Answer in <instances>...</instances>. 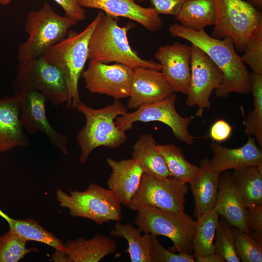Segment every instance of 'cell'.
Instances as JSON below:
<instances>
[{
    "label": "cell",
    "instance_id": "23",
    "mask_svg": "<svg viewBox=\"0 0 262 262\" xmlns=\"http://www.w3.org/2000/svg\"><path fill=\"white\" fill-rule=\"evenodd\" d=\"M220 174L212 167L209 159L201 160L198 172L190 183L195 200L193 216L196 219L214 207Z\"/></svg>",
    "mask_w": 262,
    "mask_h": 262
},
{
    "label": "cell",
    "instance_id": "39",
    "mask_svg": "<svg viewBox=\"0 0 262 262\" xmlns=\"http://www.w3.org/2000/svg\"><path fill=\"white\" fill-rule=\"evenodd\" d=\"M142 2L146 0H135ZM152 7L158 14L173 15L178 13L186 0H149Z\"/></svg>",
    "mask_w": 262,
    "mask_h": 262
},
{
    "label": "cell",
    "instance_id": "27",
    "mask_svg": "<svg viewBox=\"0 0 262 262\" xmlns=\"http://www.w3.org/2000/svg\"><path fill=\"white\" fill-rule=\"evenodd\" d=\"M139 229L132 224H122L119 221L116 222L110 231L112 237L127 240L128 247L126 251L131 262H151L153 236L146 233L142 235Z\"/></svg>",
    "mask_w": 262,
    "mask_h": 262
},
{
    "label": "cell",
    "instance_id": "8",
    "mask_svg": "<svg viewBox=\"0 0 262 262\" xmlns=\"http://www.w3.org/2000/svg\"><path fill=\"white\" fill-rule=\"evenodd\" d=\"M16 73L12 84L15 92L37 91L55 106L67 102L68 92L64 75L43 55L18 62Z\"/></svg>",
    "mask_w": 262,
    "mask_h": 262
},
{
    "label": "cell",
    "instance_id": "5",
    "mask_svg": "<svg viewBox=\"0 0 262 262\" xmlns=\"http://www.w3.org/2000/svg\"><path fill=\"white\" fill-rule=\"evenodd\" d=\"M76 21L57 14L48 3L39 10L28 14L25 30L27 40L19 45L18 62L29 61L40 56L49 48L63 40Z\"/></svg>",
    "mask_w": 262,
    "mask_h": 262
},
{
    "label": "cell",
    "instance_id": "14",
    "mask_svg": "<svg viewBox=\"0 0 262 262\" xmlns=\"http://www.w3.org/2000/svg\"><path fill=\"white\" fill-rule=\"evenodd\" d=\"M19 96L20 118L23 128L30 134L40 131L51 144L65 155L68 154L65 135L55 131L48 121L45 110V97L35 91L15 92Z\"/></svg>",
    "mask_w": 262,
    "mask_h": 262
},
{
    "label": "cell",
    "instance_id": "31",
    "mask_svg": "<svg viewBox=\"0 0 262 262\" xmlns=\"http://www.w3.org/2000/svg\"><path fill=\"white\" fill-rule=\"evenodd\" d=\"M251 92L253 96V110L245 121V132L255 137L260 148H262V74L250 73Z\"/></svg>",
    "mask_w": 262,
    "mask_h": 262
},
{
    "label": "cell",
    "instance_id": "12",
    "mask_svg": "<svg viewBox=\"0 0 262 262\" xmlns=\"http://www.w3.org/2000/svg\"><path fill=\"white\" fill-rule=\"evenodd\" d=\"M133 74V69L124 65H109L90 60L81 76L90 92L104 94L119 100L129 98Z\"/></svg>",
    "mask_w": 262,
    "mask_h": 262
},
{
    "label": "cell",
    "instance_id": "6",
    "mask_svg": "<svg viewBox=\"0 0 262 262\" xmlns=\"http://www.w3.org/2000/svg\"><path fill=\"white\" fill-rule=\"evenodd\" d=\"M134 223L141 232L170 239L173 245L167 249L171 252H193V240L196 220L184 211L170 212L145 207L137 211Z\"/></svg>",
    "mask_w": 262,
    "mask_h": 262
},
{
    "label": "cell",
    "instance_id": "24",
    "mask_svg": "<svg viewBox=\"0 0 262 262\" xmlns=\"http://www.w3.org/2000/svg\"><path fill=\"white\" fill-rule=\"evenodd\" d=\"M131 155L144 173L158 178L172 176L151 134H144L139 136L133 146Z\"/></svg>",
    "mask_w": 262,
    "mask_h": 262
},
{
    "label": "cell",
    "instance_id": "16",
    "mask_svg": "<svg viewBox=\"0 0 262 262\" xmlns=\"http://www.w3.org/2000/svg\"><path fill=\"white\" fill-rule=\"evenodd\" d=\"M174 90L161 71L141 67L133 69L127 108L139 107L162 100Z\"/></svg>",
    "mask_w": 262,
    "mask_h": 262
},
{
    "label": "cell",
    "instance_id": "36",
    "mask_svg": "<svg viewBox=\"0 0 262 262\" xmlns=\"http://www.w3.org/2000/svg\"><path fill=\"white\" fill-rule=\"evenodd\" d=\"M153 236L151 250V262H194L195 257L192 254L179 252L176 254L164 247Z\"/></svg>",
    "mask_w": 262,
    "mask_h": 262
},
{
    "label": "cell",
    "instance_id": "4",
    "mask_svg": "<svg viewBox=\"0 0 262 262\" xmlns=\"http://www.w3.org/2000/svg\"><path fill=\"white\" fill-rule=\"evenodd\" d=\"M76 109L85 117V125L79 131L76 140L81 152L80 161L85 163L94 149L105 147L115 149L121 146L127 136L115 125V120L127 113L128 108L121 101L114 102L104 108L96 109L82 101Z\"/></svg>",
    "mask_w": 262,
    "mask_h": 262
},
{
    "label": "cell",
    "instance_id": "33",
    "mask_svg": "<svg viewBox=\"0 0 262 262\" xmlns=\"http://www.w3.org/2000/svg\"><path fill=\"white\" fill-rule=\"evenodd\" d=\"M27 240L11 230L0 236V262H17L37 248H28Z\"/></svg>",
    "mask_w": 262,
    "mask_h": 262
},
{
    "label": "cell",
    "instance_id": "1",
    "mask_svg": "<svg viewBox=\"0 0 262 262\" xmlns=\"http://www.w3.org/2000/svg\"><path fill=\"white\" fill-rule=\"evenodd\" d=\"M174 37L185 39L204 52L223 74L222 84L215 90L219 98H227L231 93L246 95L251 92L250 73L238 55L232 39L208 35L204 30L194 31L174 23L169 27Z\"/></svg>",
    "mask_w": 262,
    "mask_h": 262
},
{
    "label": "cell",
    "instance_id": "35",
    "mask_svg": "<svg viewBox=\"0 0 262 262\" xmlns=\"http://www.w3.org/2000/svg\"><path fill=\"white\" fill-rule=\"evenodd\" d=\"M241 56L252 72L262 74V22L252 31Z\"/></svg>",
    "mask_w": 262,
    "mask_h": 262
},
{
    "label": "cell",
    "instance_id": "13",
    "mask_svg": "<svg viewBox=\"0 0 262 262\" xmlns=\"http://www.w3.org/2000/svg\"><path fill=\"white\" fill-rule=\"evenodd\" d=\"M191 47V76L186 104L197 106L202 112L210 107V97L222 84L223 76L203 51L194 45Z\"/></svg>",
    "mask_w": 262,
    "mask_h": 262
},
{
    "label": "cell",
    "instance_id": "17",
    "mask_svg": "<svg viewBox=\"0 0 262 262\" xmlns=\"http://www.w3.org/2000/svg\"><path fill=\"white\" fill-rule=\"evenodd\" d=\"M82 8L99 9L113 16L123 17L136 21L151 31L160 29L163 21L152 7H144L135 0H77Z\"/></svg>",
    "mask_w": 262,
    "mask_h": 262
},
{
    "label": "cell",
    "instance_id": "41",
    "mask_svg": "<svg viewBox=\"0 0 262 262\" xmlns=\"http://www.w3.org/2000/svg\"><path fill=\"white\" fill-rule=\"evenodd\" d=\"M195 262H226L222 257L219 254L213 253L204 256L195 258Z\"/></svg>",
    "mask_w": 262,
    "mask_h": 262
},
{
    "label": "cell",
    "instance_id": "3",
    "mask_svg": "<svg viewBox=\"0 0 262 262\" xmlns=\"http://www.w3.org/2000/svg\"><path fill=\"white\" fill-rule=\"evenodd\" d=\"M130 28L131 25L120 27L115 17L105 13L91 34L88 59L105 63L115 62L133 69L141 67L161 71L159 63L143 59L132 49L127 36Z\"/></svg>",
    "mask_w": 262,
    "mask_h": 262
},
{
    "label": "cell",
    "instance_id": "2",
    "mask_svg": "<svg viewBox=\"0 0 262 262\" xmlns=\"http://www.w3.org/2000/svg\"><path fill=\"white\" fill-rule=\"evenodd\" d=\"M105 13L99 11L90 23L81 32L69 31L63 40L48 49L42 55L64 75L68 88L66 107L76 108L82 101L78 83L88 59L89 43L91 34Z\"/></svg>",
    "mask_w": 262,
    "mask_h": 262
},
{
    "label": "cell",
    "instance_id": "26",
    "mask_svg": "<svg viewBox=\"0 0 262 262\" xmlns=\"http://www.w3.org/2000/svg\"><path fill=\"white\" fill-rule=\"evenodd\" d=\"M231 177L246 209L262 205V166L233 170Z\"/></svg>",
    "mask_w": 262,
    "mask_h": 262
},
{
    "label": "cell",
    "instance_id": "42",
    "mask_svg": "<svg viewBox=\"0 0 262 262\" xmlns=\"http://www.w3.org/2000/svg\"><path fill=\"white\" fill-rule=\"evenodd\" d=\"M248 2L259 9L262 8V0H248Z\"/></svg>",
    "mask_w": 262,
    "mask_h": 262
},
{
    "label": "cell",
    "instance_id": "25",
    "mask_svg": "<svg viewBox=\"0 0 262 262\" xmlns=\"http://www.w3.org/2000/svg\"><path fill=\"white\" fill-rule=\"evenodd\" d=\"M174 16L185 28L194 31L204 30L215 23L214 0H186Z\"/></svg>",
    "mask_w": 262,
    "mask_h": 262
},
{
    "label": "cell",
    "instance_id": "38",
    "mask_svg": "<svg viewBox=\"0 0 262 262\" xmlns=\"http://www.w3.org/2000/svg\"><path fill=\"white\" fill-rule=\"evenodd\" d=\"M13 0H0V5L6 6ZM57 2L65 12L66 16L77 22L85 19V12L77 0H53Z\"/></svg>",
    "mask_w": 262,
    "mask_h": 262
},
{
    "label": "cell",
    "instance_id": "21",
    "mask_svg": "<svg viewBox=\"0 0 262 262\" xmlns=\"http://www.w3.org/2000/svg\"><path fill=\"white\" fill-rule=\"evenodd\" d=\"M106 162L112 169L107 184L121 204L127 206L139 187L144 171L133 159Z\"/></svg>",
    "mask_w": 262,
    "mask_h": 262
},
{
    "label": "cell",
    "instance_id": "29",
    "mask_svg": "<svg viewBox=\"0 0 262 262\" xmlns=\"http://www.w3.org/2000/svg\"><path fill=\"white\" fill-rule=\"evenodd\" d=\"M219 216L213 207L196 219L193 240V255L195 258L214 253V238Z\"/></svg>",
    "mask_w": 262,
    "mask_h": 262
},
{
    "label": "cell",
    "instance_id": "30",
    "mask_svg": "<svg viewBox=\"0 0 262 262\" xmlns=\"http://www.w3.org/2000/svg\"><path fill=\"white\" fill-rule=\"evenodd\" d=\"M158 148L172 176L185 183L195 178L199 166L188 162L180 147L170 144L158 145Z\"/></svg>",
    "mask_w": 262,
    "mask_h": 262
},
{
    "label": "cell",
    "instance_id": "7",
    "mask_svg": "<svg viewBox=\"0 0 262 262\" xmlns=\"http://www.w3.org/2000/svg\"><path fill=\"white\" fill-rule=\"evenodd\" d=\"M56 197L61 207L68 209L71 216L87 218L99 225L121 219V204L114 193L94 183L84 191H69V194L59 188Z\"/></svg>",
    "mask_w": 262,
    "mask_h": 262
},
{
    "label": "cell",
    "instance_id": "40",
    "mask_svg": "<svg viewBox=\"0 0 262 262\" xmlns=\"http://www.w3.org/2000/svg\"><path fill=\"white\" fill-rule=\"evenodd\" d=\"M232 131V128L228 122L220 119L211 127L209 136L214 142L220 144L230 137Z\"/></svg>",
    "mask_w": 262,
    "mask_h": 262
},
{
    "label": "cell",
    "instance_id": "9",
    "mask_svg": "<svg viewBox=\"0 0 262 262\" xmlns=\"http://www.w3.org/2000/svg\"><path fill=\"white\" fill-rule=\"evenodd\" d=\"M214 1L216 17L212 36L218 39L229 36L237 52H243L252 31L262 22L261 11L244 0Z\"/></svg>",
    "mask_w": 262,
    "mask_h": 262
},
{
    "label": "cell",
    "instance_id": "19",
    "mask_svg": "<svg viewBox=\"0 0 262 262\" xmlns=\"http://www.w3.org/2000/svg\"><path fill=\"white\" fill-rule=\"evenodd\" d=\"M242 147L229 148L213 142L210 146L213 157L212 167L219 173L230 169L237 170L250 166H262V151L251 136Z\"/></svg>",
    "mask_w": 262,
    "mask_h": 262
},
{
    "label": "cell",
    "instance_id": "18",
    "mask_svg": "<svg viewBox=\"0 0 262 262\" xmlns=\"http://www.w3.org/2000/svg\"><path fill=\"white\" fill-rule=\"evenodd\" d=\"M64 245L66 253L56 250L52 255L54 262H98L107 255L114 253L117 248L114 238L101 234L88 240L84 237L69 240Z\"/></svg>",
    "mask_w": 262,
    "mask_h": 262
},
{
    "label": "cell",
    "instance_id": "37",
    "mask_svg": "<svg viewBox=\"0 0 262 262\" xmlns=\"http://www.w3.org/2000/svg\"><path fill=\"white\" fill-rule=\"evenodd\" d=\"M248 234L262 242V205L246 209Z\"/></svg>",
    "mask_w": 262,
    "mask_h": 262
},
{
    "label": "cell",
    "instance_id": "15",
    "mask_svg": "<svg viewBox=\"0 0 262 262\" xmlns=\"http://www.w3.org/2000/svg\"><path fill=\"white\" fill-rule=\"evenodd\" d=\"M191 46L179 42L160 46L155 58L174 92L187 94L191 76Z\"/></svg>",
    "mask_w": 262,
    "mask_h": 262
},
{
    "label": "cell",
    "instance_id": "11",
    "mask_svg": "<svg viewBox=\"0 0 262 262\" xmlns=\"http://www.w3.org/2000/svg\"><path fill=\"white\" fill-rule=\"evenodd\" d=\"M177 98L173 93L162 100L142 105L133 112L117 117L115 125L119 130L125 132L132 128L135 122H160L167 125L178 140L191 145L195 137L189 133L188 126L192 117H184L178 113L175 107Z\"/></svg>",
    "mask_w": 262,
    "mask_h": 262
},
{
    "label": "cell",
    "instance_id": "28",
    "mask_svg": "<svg viewBox=\"0 0 262 262\" xmlns=\"http://www.w3.org/2000/svg\"><path fill=\"white\" fill-rule=\"evenodd\" d=\"M0 216L7 222L10 230L27 241L41 242L53 247L57 250L66 253V248L63 244V241L46 230L33 219H13L4 213L0 209Z\"/></svg>",
    "mask_w": 262,
    "mask_h": 262
},
{
    "label": "cell",
    "instance_id": "32",
    "mask_svg": "<svg viewBox=\"0 0 262 262\" xmlns=\"http://www.w3.org/2000/svg\"><path fill=\"white\" fill-rule=\"evenodd\" d=\"M214 252L223 258L226 262H241L235 249L233 226L223 217L219 219L215 231Z\"/></svg>",
    "mask_w": 262,
    "mask_h": 262
},
{
    "label": "cell",
    "instance_id": "10",
    "mask_svg": "<svg viewBox=\"0 0 262 262\" xmlns=\"http://www.w3.org/2000/svg\"><path fill=\"white\" fill-rule=\"evenodd\" d=\"M188 190L187 183L173 176L158 178L144 173L137 191L127 207L136 212L148 207L170 212L184 211Z\"/></svg>",
    "mask_w": 262,
    "mask_h": 262
},
{
    "label": "cell",
    "instance_id": "22",
    "mask_svg": "<svg viewBox=\"0 0 262 262\" xmlns=\"http://www.w3.org/2000/svg\"><path fill=\"white\" fill-rule=\"evenodd\" d=\"M220 173L218 195L214 208L219 215L239 230L248 232L246 209L233 183L231 174Z\"/></svg>",
    "mask_w": 262,
    "mask_h": 262
},
{
    "label": "cell",
    "instance_id": "34",
    "mask_svg": "<svg viewBox=\"0 0 262 262\" xmlns=\"http://www.w3.org/2000/svg\"><path fill=\"white\" fill-rule=\"evenodd\" d=\"M236 253L242 262H262V242L233 226Z\"/></svg>",
    "mask_w": 262,
    "mask_h": 262
},
{
    "label": "cell",
    "instance_id": "20",
    "mask_svg": "<svg viewBox=\"0 0 262 262\" xmlns=\"http://www.w3.org/2000/svg\"><path fill=\"white\" fill-rule=\"evenodd\" d=\"M20 98L12 97L0 99V152L18 147H27L30 142L23 131L20 118Z\"/></svg>",
    "mask_w": 262,
    "mask_h": 262
}]
</instances>
